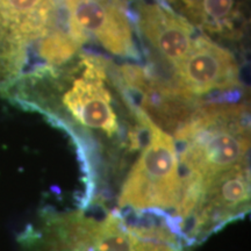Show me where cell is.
Returning a JSON list of instances; mask_svg holds the SVG:
<instances>
[{
  "label": "cell",
  "instance_id": "1",
  "mask_svg": "<svg viewBox=\"0 0 251 251\" xmlns=\"http://www.w3.org/2000/svg\"><path fill=\"white\" fill-rule=\"evenodd\" d=\"M180 196L171 224L181 233L207 185L219 176L247 164L250 130L243 105L214 103L198 109L176 130Z\"/></svg>",
  "mask_w": 251,
  "mask_h": 251
},
{
  "label": "cell",
  "instance_id": "2",
  "mask_svg": "<svg viewBox=\"0 0 251 251\" xmlns=\"http://www.w3.org/2000/svg\"><path fill=\"white\" fill-rule=\"evenodd\" d=\"M137 119L148 134L146 146L122 185L119 206L136 212L168 214L180 196L177 144L165 130L137 111ZM171 220V219H170Z\"/></svg>",
  "mask_w": 251,
  "mask_h": 251
},
{
  "label": "cell",
  "instance_id": "3",
  "mask_svg": "<svg viewBox=\"0 0 251 251\" xmlns=\"http://www.w3.org/2000/svg\"><path fill=\"white\" fill-rule=\"evenodd\" d=\"M24 251H137V237L119 215L46 213L23 234Z\"/></svg>",
  "mask_w": 251,
  "mask_h": 251
},
{
  "label": "cell",
  "instance_id": "4",
  "mask_svg": "<svg viewBox=\"0 0 251 251\" xmlns=\"http://www.w3.org/2000/svg\"><path fill=\"white\" fill-rule=\"evenodd\" d=\"M58 0H0V93L7 96L51 36Z\"/></svg>",
  "mask_w": 251,
  "mask_h": 251
},
{
  "label": "cell",
  "instance_id": "5",
  "mask_svg": "<svg viewBox=\"0 0 251 251\" xmlns=\"http://www.w3.org/2000/svg\"><path fill=\"white\" fill-rule=\"evenodd\" d=\"M250 208L249 163L219 176L207 185L181 234L197 242L225 225L246 215Z\"/></svg>",
  "mask_w": 251,
  "mask_h": 251
},
{
  "label": "cell",
  "instance_id": "6",
  "mask_svg": "<svg viewBox=\"0 0 251 251\" xmlns=\"http://www.w3.org/2000/svg\"><path fill=\"white\" fill-rule=\"evenodd\" d=\"M67 7L77 45L94 39L112 54L134 56L133 31L117 0H67Z\"/></svg>",
  "mask_w": 251,
  "mask_h": 251
},
{
  "label": "cell",
  "instance_id": "7",
  "mask_svg": "<svg viewBox=\"0 0 251 251\" xmlns=\"http://www.w3.org/2000/svg\"><path fill=\"white\" fill-rule=\"evenodd\" d=\"M83 65L80 76L62 96L63 106L84 127L114 136L120 126L111 92L106 87L105 64L98 58L86 57Z\"/></svg>",
  "mask_w": 251,
  "mask_h": 251
},
{
  "label": "cell",
  "instance_id": "8",
  "mask_svg": "<svg viewBox=\"0 0 251 251\" xmlns=\"http://www.w3.org/2000/svg\"><path fill=\"white\" fill-rule=\"evenodd\" d=\"M175 74L178 89L193 98L238 85V65L233 54L203 36L193 41Z\"/></svg>",
  "mask_w": 251,
  "mask_h": 251
},
{
  "label": "cell",
  "instance_id": "9",
  "mask_svg": "<svg viewBox=\"0 0 251 251\" xmlns=\"http://www.w3.org/2000/svg\"><path fill=\"white\" fill-rule=\"evenodd\" d=\"M140 27L150 45L174 68L192 47L193 29L188 21L156 2L141 5Z\"/></svg>",
  "mask_w": 251,
  "mask_h": 251
},
{
  "label": "cell",
  "instance_id": "10",
  "mask_svg": "<svg viewBox=\"0 0 251 251\" xmlns=\"http://www.w3.org/2000/svg\"><path fill=\"white\" fill-rule=\"evenodd\" d=\"M191 15L208 29H230L237 21V0H183Z\"/></svg>",
  "mask_w": 251,
  "mask_h": 251
}]
</instances>
